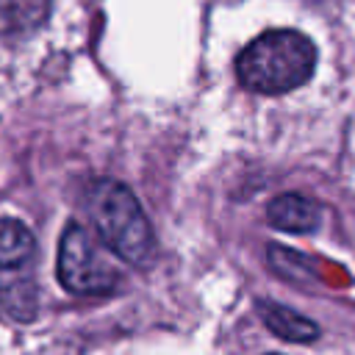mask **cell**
I'll use <instances>...</instances> for the list:
<instances>
[{"label": "cell", "instance_id": "1", "mask_svg": "<svg viewBox=\"0 0 355 355\" xmlns=\"http://www.w3.org/2000/svg\"><path fill=\"white\" fill-rule=\"evenodd\" d=\"M316 69V47L300 31H266L236 58L241 86L258 94H283L302 86Z\"/></svg>", "mask_w": 355, "mask_h": 355}, {"label": "cell", "instance_id": "2", "mask_svg": "<svg viewBox=\"0 0 355 355\" xmlns=\"http://www.w3.org/2000/svg\"><path fill=\"white\" fill-rule=\"evenodd\" d=\"M89 216L103 244L128 263H144L153 252V227L136 194L111 178H100L86 194Z\"/></svg>", "mask_w": 355, "mask_h": 355}, {"label": "cell", "instance_id": "3", "mask_svg": "<svg viewBox=\"0 0 355 355\" xmlns=\"http://www.w3.org/2000/svg\"><path fill=\"white\" fill-rule=\"evenodd\" d=\"M55 272L61 286L78 297H103L119 283L116 269L100 258L89 230L78 222H69L61 233Z\"/></svg>", "mask_w": 355, "mask_h": 355}, {"label": "cell", "instance_id": "4", "mask_svg": "<svg viewBox=\"0 0 355 355\" xmlns=\"http://www.w3.org/2000/svg\"><path fill=\"white\" fill-rule=\"evenodd\" d=\"M266 219L283 233H313L322 222L319 205L302 194H280L269 202Z\"/></svg>", "mask_w": 355, "mask_h": 355}, {"label": "cell", "instance_id": "5", "mask_svg": "<svg viewBox=\"0 0 355 355\" xmlns=\"http://www.w3.org/2000/svg\"><path fill=\"white\" fill-rule=\"evenodd\" d=\"M53 0H0V36L36 33L50 11Z\"/></svg>", "mask_w": 355, "mask_h": 355}, {"label": "cell", "instance_id": "6", "mask_svg": "<svg viewBox=\"0 0 355 355\" xmlns=\"http://www.w3.org/2000/svg\"><path fill=\"white\" fill-rule=\"evenodd\" d=\"M258 313H261L263 324H266L275 336H280V338H286V341L302 344V341H313V338L319 336V327H316L311 319L300 316L297 311H291V308H286V305L261 300V302H258Z\"/></svg>", "mask_w": 355, "mask_h": 355}, {"label": "cell", "instance_id": "7", "mask_svg": "<svg viewBox=\"0 0 355 355\" xmlns=\"http://www.w3.org/2000/svg\"><path fill=\"white\" fill-rule=\"evenodd\" d=\"M0 305L17 322H31L36 316V280L31 272L25 275H3L0 277Z\"/></svg>", "mask_w": 355, "mask_h": 355}, {"label": "cell", "instance_id": "8", "mask_svg": "<svg viewBox=\"0 0 355 355\" xmlns=\"http://www.w3.org/2000/svg\"><path fill=\"white\" fill-rule=\"evenodd\" d=\"M36 239L14 216L0 219V269H22L33 261Z\"/></svg>", "mask_w": 355, "mask_h": 355}]
</instances>
